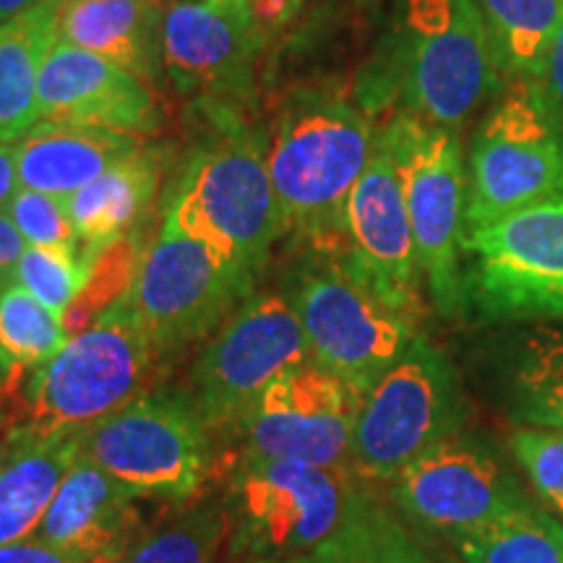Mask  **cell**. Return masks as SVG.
<instances>
[{"mask_svg":"<svg viewBox=\"0 0 563 563\" xmlns=\"http://www.w3.org/2000/svg\"><path fill=\"white\" fill-rule=\"evenodd\" d=\"M376 144L355 104L300 91L277 115L266 165L287 230L327 258L344 256V207Z\"/></svg>","mask_w":563,"mask_h":563,"instance_id":"6da1fadb","label":"cell"},{"mask_svg":"<svg viewBox=\"0 0 563 563\" xmlns=\"http://www.w3.org/2000/svg\"><path fill=\"white\" fill-rule=\"evenodd\" d=\"M501 76L475 0H410L391 60L407 115L462 129Z\"/></svg>","mask_w":563,"mask_h":563,"instance_id":"7a4b0ae2","label":"cell"},{"mask_svg":"<svg viewBox=\"0 0 563 563\" xmlns=\"http://www.w3.org/2000/svg\"><path fill=\"white\" fill-rule=\"evenodd\" d=\"M355 493L347 467L243 454L224 498L232 553L290 563L311 559L340 530Z\"/></svg>","mask_w":563,"mask_h":563,"instance_id":"3957f363","label":"cell"},{"mask_svg":"<svg viewBox=\"0 0 563 563\" xmlns=\"http://www.w3.org/2000/svg\"><path fill=\"white\" fill-rule=\"evenodd\" d=\"M563 194V123L540 81H514L477 129L467 159L464 235Z\"/></svg>","mask_w":563,"mask_h":563,"instance_id":"277c9868","label":"cell"},{"mask_svg":"<svg viewBox=\"0 0 563 563\" xmlns=\"http://www.w3.org/2000/svg\"><path fill=\"white\" fill-rule=\"evenodd\" d=\"M165 222L256 274L287 232L266 152L243 136L196 154L175 188Z\"/></svg>","mask_w":563,"mask_h":563,"instance_id":"5b68a950","label":"cell"},{"mask_svg":"<svg viewBox=\"0 0 563 563\" xmlns=\"http://www.w3.org/2000/svg\"><path fill=\"white\" fill-rule=\"evenodd\" d=\"M81 452L139 498L188 501L207 485L211 426L194 397L150 391L81 431Z\"/></svg>","mask_w":563,"mask_h":563,"instance_id":"8992f818","label":"cell"},{"mask_svg":"<svg viewBox=\"0 0 563 563\" xmlns=\"http://www.w3.org/2000/svg\"><path fill=\"white\" fill-rule=\"evenodd\" d=\"M464 420L452 363L426 336L363 394L352 428L350 462L365 481L391 483L435 443L452 439Z\"/></svg>","mask_w":563,"mask_h":563,"instance_id":"52a82bcc","label":"cell"},{"mask_svg":"<svg viewBox=\"0 0 563 563\" xmlns=\"http://www.w3.org/2000/svg\"><path fill=\"white\" fill-rule=\"evenodd\" d=\"M157 350L131 292L115 300L87 329L68 336L51 361L32 368L24 399L34 422L87 428L121 410L144 389Z\"/></svg>","mask_w":563,"mask_h":563,"instance_id":"ba28073f","label":"cell"},{"mask_svg":"<svg viewBox=\"0 0 563 563\" xmlns=\"http://www.w3.org/2000/svg\"><path fill=\"white\" fill-rule=\"evenodd\" d=\"M410 214L415 251L435 308L456 316L464 308L460 251L464 245L467 165L456 131L412 115H399L384 129Z\"/></svg>","mask_w":563,"mask_h":563,"instance_id":"9c48e42d","label":"cell"},{"mask_svg":"<svg viewBox=\"0 0 563 563\" xmlns=\"http://www.w3.org/2000/svg\"><path fill=\"white\" fill-rule=\"evenodd\" d=\"M292 306L311 347V363L361 397L418 336L412 316L373 295L336 258L302 274Z\"/></svg>","mask_w":563,"mask_h":563,"instance_id":"30bf717a","label":"cell"},{"mask_svg":"<svg viewBox=\"0 0 563 563\" xmlns=\"http://www.w3.org/2000/svg\"><path fill=\"white\" fill-rule=\"evenodd\" d=\"M311 363L292 300L253 295L230 313L191 371L194 402L214 428H241L245 415L279 376Z\"/></svg>","mask_w":563,"mask_h":563,"instance_id":"8fae6325","label":"cell"},{"mask_svg":"<svg viewBox=\"0 0 563 563\" xmlns=\"http://www.w3.org/2000/svg\"><path fill=\"white\" fill-rule=\"evenodd\" d=\"M251 285L253 274L165 222L141 253L131 302L154 350L173 352L222 327Z\"/></svg>","mask_w":563,"mask_h":563,"instance_id":"7c38bea8","label":"cell"},{"mask_svg":"<svg viewBox=\"0 0 563 563\" xmlns=\"http://www.w3.org/2000/svg\"><path fill=\"white\" fill-rule=\"evenodd\" d=\"M464 290L490 319H563V194L464 235Z\"/></svg>","mask_w":563,"mask_h":563,"instance_id":"4fadbf2b","label":"cell"},{"mask_svg":"<svg viewBox=\"0 0 563 563\" xmlns=\"http://www.w3.org/2000/svg\"><path fill=\"white\" fill-rule=\"evenodd\" d=\"M391 498L407 519L464 538L530 501L488 446L467 435L435 443L391 481Z\"/></svg>","mask_w":563,"mask_h":563,"instance_id":"5bb4252c","label":"cell"},{"mask_svg":"<svg viewBox=\"0 0 563 563\" xmlns=\"http://www.w3.org/2000/svg\"><path fill=\"white\" fill-rule=\"evenodd\" d=\"M361 394L308 363L279 376L241 422L245 452L313 467L344 470Z\"/></svg>","mask_w":563,"mask_h":563,"instance_id":"9a60e30c","label":"cell"},{"mask_svg":"<svg viewBox=\"0 0 563 563\" xmlns=\"http://www.w3.org/2000/svg\"><path fill=\"white\" fill-rule=\"evenodd\" d=\"M336 262L391 308L418 319L422 272L397 159L384 131L376 133L368 167L344 207V256Z\"/></svg>","mask_w":563,"mask_h":563,"instance_id":"2e32d148","label":"cell"},{"mask_svg":"<svg viewBox=\"0 0 563 563\" xmlns=\"http://www.w3.org/2000/svg\"><path fill=\"white\" fill-rule=\"evenodd\" d=\"M264 26L241 0H173L162 16V70L201 97H238L253 84Z\"/></svg>","mask_w":563,"mask_h":563,"instance_id":"e0dca14e","label":"cell"},{"mask_svg":"<svg viewBox=\"0 0 563 563\" xmlns=\"http://www.w3.org/2000/svg\"><path fill=\"white\" fill-rule=\"evenodd\" d=\"M40 123L91 125L118 133H154L162 125L150 81L102 55L55 42L40 74Z\"/></svg>","mask_w":563,"mask_h":563,"instance_id":"ac0fdd59","label":"cell"},{"mask_svg":"<svg viewBox=\"0 0 563 563\" xmlns=\"http://www.w3.org/2000/svg\"><path fill=\"white\" fill-rule=\"evenodd\" d=\"M136 498L79 452L32 540L89 559H123L141 538Z\"/></svg>","mask_w":563,"mask_h":563,"instance_id":"d6986e66","label":"cell"},{"mask_svg":"<svg viewBox=\"0 0 563 563\" xmlns=\"http://www.w3.org/2000/svg\"><path fill=\"white\" fill-rule=\"evenodd\" d=\"M84 428L26 420L0 439V548L30 540L81 452Z\"/></svg>","mask_w":563,"mask_h":563,"instance_id":"ffe728a7","label":"cell"},{"mask_svg":"<svg viewBox=\"0 0 563 563\" xmlns=\"http://www.w3.org/2000/svg\"><path fill=\"white\" fill-rule=\"evenodd\" d=\"M16 150L21 188L68 199L118 162L141 152V144L131 133L42 121Z\"/></svg>","mask_w":563,"mask_h":563,"instance_id":"44dd1931","label":"cell"},{"mask_svg":"<svg viewBox=\"0 0 563 563\" xmlns=\"http://www.w3.org/2000/svg\"><path fill=\"white\" fill-rule=\"evenodd\" d=\"M162 0H63L58 40L150 81L162 68Z\"/></svg>","mask_w":563,"mask_h":563,"instance_id":"7402d4cb","label":"cell"},{"mask_svg":"<svg viewBox=\"0 0 563 563\" xmlns=\"http://www.w3.org/2000/svg\"><path fill=\"white\" fill-rule=\"evenodd\" d=\"M157 180V159L141 150L68 196L66 209L79 235L84 262L95 266L100 253L125 241L154 201Z\"/></svg>","mask_w":563,"mask_h":563,"instance_id":"603a6c76","label":"cell"},{"mask_svg":"<svg viewBox=\"0 0 563 563\" xmlns=\"http://www.w3.org/2000/svg\"><path fill=\"white\" fill-rule=\"evenodd\" d=\"M55 42V0L0 26V144H19L40 123V74Z\"/></svg>","mask_w":563,"mask_h":563,"instance_id":"cb8c5ba5","label":"cell"},{"mask_svg":"<svg viewBox=\"0 0 563 563\" xmlns=\"http://www.w3.org/2000/svg\"><path fill=\"white\" fill-rule=\"evenodd\" d=\"M498 68L511 81H540L563 24V0H475Z\"/></svg>","mask_w":563,"mask_h":563,"instance_id":"d4e9b609","label":"cell"},{"mask_svg":"<svg viewBox=\"0 0 563 563\" xmlns=\"http://www.w3.org/2000/svg\"><path fill=\"white\" fill-rule=\"evenodd\" d=\"M298 563H435L394 514L357 488L340 530Z\"/></svg>","mask_w":563,"mask_h":563,"instance_id":"484cf974","label":"cell"},{"mask_svg":"<svg viewBox=\"0 0 563 563\" xmlns=\"http://www.w3.org/2000/svg\"><path fill=\"white\" fill-rule=\"evenodd\" d=\"M456 545L464 563H563V525L530 504Z\"/></svg>","mask_w":563,"mask_h":563,"instance_id":"4316f807","label":"cell"},{"mask_svg":"<svg viewBox=\"0 0 563 563\" xmlns=\"http://www.w3.org/2000/svg\"><path fill=\"white\" fill-rule=\"evenodd\" d=\"M230 530L224 504H199L141 534L121 563H214Z\"/></svg>","mask_w":563,"mask_h":563,"instance_id":"83f0119b","label":"cell"},{"mask_svg":"<svg viewBox=\"0 0 563 563\" xmlns=\"http://www.w3.org/2000/svg\"><path fill=\"white\" fill-rule=\"evenodd\" d=\"M68 340L66 323L13 282L0 295V355L13 371L37 368Z\"/></svg>","mask_w":563,"mask_h":563,"instance_id":"f1b7e54d","label":"cell"},{"mask_svg":"<svg viewBox=\"0 0 563 563\" xmlns=\"http://www.w3.org/2000/svg\"><path fill=\"white\" fill-rule=\"evenodd\" d=\"M514 420L563 431V336H538L514 373Z\"/></svg>","mask_w":563,"mask_h":563,"instance_id":"f546056e","label":"cell"},{"mask_svg":"<svg viewBox=\"0 0 563 563\" xmlns=\"http://www.w3.org/2000/svg\"><path fill=\"white\" fill-rule=\"evenodd\" d=\"M91 277V266L81 256L58 249H34L26 245L16 266V282L32 292L42 306L60 319L74 306Z\"/></svg>","mask_w":563,"mask_h":563,"instance_id":"4dcf8cb0","label":"cell"},{"mask_svg":"<svg viewBox=\"0 0 563 563\" xmlns=\"http://www.w3.org/2000/svg\"><path fill=\"white\" fill-rule=\"evenodd\" d=\"M5 211H9L11 222L16 224L19 235L24 238L26 245H34V249H58L81 256L79 235H76L74 224H70L66 199L21 188Z\"/></svg>","mask_w":563,"mask_h":563,"instance_id":"1f68e13d","label":"cell"},{"mask_svg":"<svg viewBox=\"0 0 563 563\" xmlns=\"http://www.w3.org/2000/svg\"><path fill=\"white\" fill-rule=\"evenodd\" d=\"M511 449L525 467L534 490L563 517V431L561 428H527L511 435Z\"/></svg>","mask_w":563,"mask_h":563,"instance_id":"d6a6232c","label":"cell"},{"mask_svg":"<svg viewBox=\"0 0 563 563\" xmlns=\"http://www.w3.org/2000/svg\"><path fill=\"white\" fill-rule=\"evenodd\" d=\"M0 563H121V559H89V555L60 551V548H51L30 538L0 548Z\"/></svg>","mask_w":563,"mask_h":563,"instance_id":"836d02e7","label":"cell"},{"mask_svg":"<svg viewBox=\"0 0 563 563\" xmlns=\"http://www.w3.org/2000/svg\"><path fill=\"white\" fill-rule=\"evenodd\" d=\"M24 238L19 235L9 211L0 209V295H3L5 287L16 282V266L21 262V256H24Z\"/></svg>","mask_w":563,"mask_h":563,"instance_id":"e575fe53","label":"cell"},{"mask_svg":"<svg viewBox=\"0 0 563 563\" xmlns=\"http://www.w3.org/2000/svg\"><path fill=\"white\" fill-rule=\"evenodd\" d=\"M540 84H543V89L548 91L555 108L563 110V24L559 34H555L551 53H548V63Z\"/></svg>","mask_w":563,"mask_h":563,"instance_id":"d590c367","label":"cell"},{"mask_svg":"<svg viewBox=\"0 0 563 563\" xmlns=\"http://www.w3.org/2000/svg\"><path fill=\"white\" fill-rule=\"evenodd\" d=\"M19 191V150L16 144H0V209H9Z\"/></svg>","mask_w":563,"mask_h":563,"instance_id":"8d00e7d4","label":"cell"},{"mask_svg":"<svg viewBox=\"0 0 563 563\" xmlns=\"http://www.w3.org/2000/svg\"><path fill=\"white\" fill-rule=\"evenodd\" d=\"M241 3L249 5L256 16L258 24H269V21H282L298 9L300 0H241Z\"/></svg>","mask_w":563,"mask_h":563,"instance_id":"74e56055","label":"cell"},{"mask_svg":"<svg viewBox=\"0 0 563 563\" xmlns=\"http://www.w3.org/2000/svg\"><path fill=\"white\" fill-rule=\"evenodd\" d=\"M45 0H0V26L9 24V21L24 16L26 11L37 9Z\"/></svg>","mask_w":563,"mask_h":563,"instance_id":"f35d334b","label":"cell"},{"mask_svg":"<svg viewBox=\"0 0 563 563\" xmlns=\"http://www.w3.org/2000/svg\"><path fill=\"white\" fill-rule=\"evenodd\" d=\"M13 373H16V371H13L11 365L5 363V357L0 355V391H3L5 386H9V382H11V376H13Z\"/></svg>","mask_w":563,"mask_h":563,"instance_id":"ab89813d","label":"cell"},{"mask_svg":"<svg viewBox=\"0 0 563 563\" xmlns=\"http://www.w3.org/2000/svg\"><path fill=\"white\" fill-rule=\"evenodd\" d=\"M249 563H290V561H274V559H253Z\"/></svg>","mask_w":563,"mask_h":563,"instance_id":"60d3db41","label":"cell"},{"mask_svg":"<svg viewBox=\"0 0 563 563\" xmlns=\"http://www.w3.org/2000/svg\"><path fill=\"white\" fill-rule=\"evenodd\" d=\"M3 428H5V412L0 410V431H3Z\"/></svg>","mask_w":563,"mask_h":563,"instance_id":"b9f144b4","label":"cell"},{"mask_svg":"<svg viewBox=\"0 0 563 563\" xmlns=\"http://www.w3.org/2000/svg\"><path fill=\"white\" fill-rule=\"evenodd\" d=\"M55 3H63V0H55Z\"/></svg>","mask_w":563,"mask_h":563,"instance_id":"7bdbcfd3","label":"cell"}]
</instances>
